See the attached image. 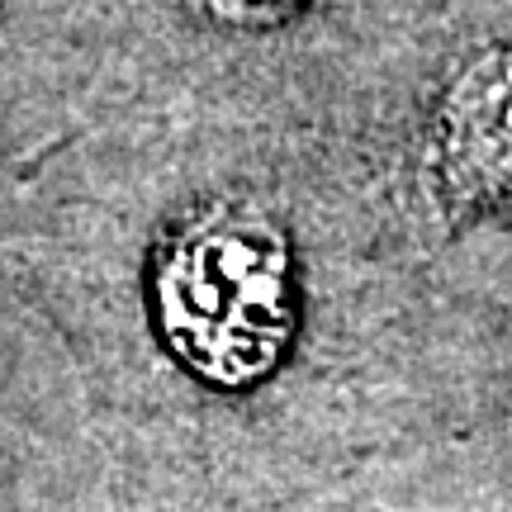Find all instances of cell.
I'll return each mask as SVG.
<instances>
[{
	"mask_svg": "<svg viewBox=\"0 0 512 512\" xmlns=\"http://www.w3.org/2000/svg\"><path fill=\"white\" fill-rule=\"evenodd\" d=\"M418 190L441 228L512 204V29L460 67L422 128Z\"/></svg>",
	"mask_w": 512,
	"mask_h": 512,
	"instance_id": "7a4b0ae2",
	"label": "cell"
},
{
	"mask_svg": "<svg viewBox=\"0 0 512 512\" xmlns=\"http://www.w3.org/2000/svg\"><path fill=\"white\" fill-rule=\"evenodd\" d=\"M157 299L190 366L214 380H252L275 366L294 328L285 238L256 214L219 209L176 238Z\"/></svg>",
	"mask_w": 512,
	"mask_h": 512,
	"instance_id": "6da1fadb",
	"label": "cell"
},
{
	"mask_svg": "<svg viewBox=\"0 0 512 512\" xmlns=\"http://www.w3.org/2000/svg\"><path fill=\"white\" fill-rule=\"evenodd\" d=\"M214 19H228V24H275L290 10H299L304 0H200Z\"/></svg>",
	"mask_w": 512,
	"mask_h": 512,
	"instance_id": "3957f363",
	"label": "cell"
}]
</instances>
